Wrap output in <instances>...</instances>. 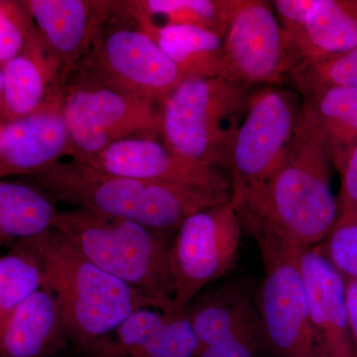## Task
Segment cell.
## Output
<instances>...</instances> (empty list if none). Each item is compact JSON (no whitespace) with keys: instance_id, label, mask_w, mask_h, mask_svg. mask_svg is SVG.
<instances>
[{"instance_id":"cell-1","label":"cell","mask_w":357,"mask_h":357,"mask_svg":"<svg viewBox=\"0 0 357 357\" xmlns=\"http://www.w3.org/2000/svg\"><path fill=\"white\" fill-rule=\"evenodd\" d=\"M333 162L323 136L302 107L285 159L260 184L230 197L241 229L261 253L302 251L324 241L337 217Z\"/></svg>"},{"instance_id":"cell-2","label":"cell","mask_w":357,"mask_h":357,"mask_svg":"<svg viewBox=\"0 0 357 357\" xmlns=\"http://www.w3.org/2000/svg\"><path fill=\"white\" fill-rule=\"evenodd\" d=\"M54 202L138 223L157 234L177 232L198 211L227 203L230 194L103 172L70 158L32 178Z\"/></svg>"},{"instance_id":"cell-3","label":"cell","mask_w":357,"mask_h":357,"mask_svg":"<svg viewBox=\"0 0 357 357\" xmlns=\"http://www.w3.org/2000/svg\"><path fill=\"white\" fill-rule=\"evenodd\" d=\"M26 241L41 270L42 287L57 300L68 344L76 351L107 337L138 310L167 311L151 296L89 261L54 227Z\"/></svg>"},{"instance_id":"cell-4","label":"cell","mask_w":357,"mask_h":357,"mask_svg":"<svg viewBox=\"0 0 357 357\" xmlns=\"http://www.w3.org/2000/svg\"><path fill=\"white\" fill-rule=\"evenodd\" d=\"M53 227L103 272L175 312L170 246L159 234L130 220L77 208L58 210Z\"/></svg>"},{"instance_id":"cell-5","label":"cell","mask_w":357,"mask_h":357,"mask_svg":"<svg viewBox=\"0 0 357 357\" xmlns=\"http://www.w3.org/2000/svg\"><path fill=\"white\" fill-rule=\"evenodd\" d=\"M251 91L225 77H185L160 103L158 139L185 158L229 173Z\"/></svg>"},{"instance_id":"cell-6","label":"cell","mask_w":357,"mask_h":357,"mask_svg":"<svg viewBox=\"0 0 357 357\" xmlns=\"http://www.w3.org/2000/svg\"><path fill=\"white\" fill-rule=\"evenodd\" d=\"M73 72L159 103L184 79L177 66L142 29L126 0L119 2L88 55Z\"/></svg>"},{"instance_id":"cell-7","label":"cell","mask_w":357,"mask_h":357,"mask_svg":"<svg viewBox=\"0 0 357 357\" xmlns=\"http://www.w3.org/2000/svg\"><path fill=\"white\" fill-rule=\"evenodd\" d=\"M61 110L72 157L86 161L107 147L134 138H157L160 103L129 95L72 72L62 86Z\"/></svg>"},{"instance_id":"cell-8","label":"cell","mask_w":357,"mask_h":357,"mask_svg":"<svg viewBox=\"0 0 357 357\" xmlns=\"http://www.w3.org/2000/svg\"><path fill=\"white\" fill-rule=\"evenodd\" d=\"M302 107V96L291 86L251 91L230 152L231 196L260 184L280 166L295 137Z\"/></svg>"},{"instance_id":"cell-9","label":"cell","mask_w":357,"mask_h":357,"mask_svg":"<svg viewBox=\"0 0 357 357\" xmlns=\"http://www.w3.org/2000/svg\"><path fill=\"white\" fill-rule=\"evenodd\" d=\"M241 232L230 201L198 211L181 225L169 249L175 312H184L208 284L232 269Z\"/></svg>"},{"instance_id":"cell-10","label":"cell","mask_w":357,"mask_h":357,"mask_svg":"<svg viewBox=\"0 0 357 357\" xmlns=\"http://www.w3.org/2000/svg\"><path fill=\"white\" fill-rule=\"evenodd\" d=\"M264 278L257 311L263 335L279 357H326L312 326L297 251L261 253Z\"/></svg>"},{"instance_id":"cell-11","label":"cell","mask_w":357,"mask_h":357,"mask_svg":"<svg viewBox=\"0 0 357 357\" xmlns=\"http://www.w3.org/2000/svg\"><path fill=\"white\" fill-rule=\"evenodd\" d=\"M223 54L231 81L251 89L285 84L290 67L271 1L236 0Z\"/></svg>"},{"instance_id":"cell-12","label":"cell","mask_w":357,"mask_h":357,"mask_svg":"<svg viewBox=\"0 0 357 357\" xmlns=\"http://www.w3.org/2000/svg\"><path fill=\"white\" fill-rule=\"evenodd\" d=\"M79 162L114 175L231 195L229 173L185 158L157 138L121 141Z\"/></svg>"},{"instance_id":"cell-13","label":"cell","mask_w":357,"mask_h":357,"mask_svg":"<svg viewBox=\"0 0 357 357\" xmlns=\"http://www.w3.org/2000/svg\"><path fill=\"white\" fill-rule=\"evenodd\" d=\"M117 0H24L40 39L57 66L62 86L88 55Z\"/></svg>"},{"instance_id":"cell-14","label":"cell","mask_w":357,"mask_h":357,"mask_svg":"<svg viewBox=\"0 0 357 357\" xmlns=\"http://www.w3.org/2000/svg\"><path fill=\"white\" fill-rule=\"evenodd\" d=\"M72 157L61 100L0 126V180L35 177Z\"/></svg>"},{"instance_id":"cell-15","label":"cell","mask_w":357,"mask_h":357,"mask_svg":"<svg viewBox=\"0 0 357 357\" xmlns=\"http://www.w3.org/2000/svg\"><path fill=\"white\" fill-rule=\"evenodd\" d=\"M82 352L91 357H198L199 344L185 312L143 307Z\"/></svg>"},{"instance_id":"cell-16","label":"cell","mask_w":357,"mask_h":357,"mask_svg":"<svg viewBox=\"0 0 357 357\" xmlns=\"http://www.w3.org/2000/svg\"><path fill=\"white\" fill-rule=\"evenodd\" d=\"M312 326L326 357H354L345 301V281L319 246L299 255Z\"/></svg>"},{"instance_id":"cell-17","label":"cell","mask_w":357,"mask_h":357,"mask_svg":"<svg viewBox=\"0 0 357 357\" xmlns=\"http://www.w3.org/2000/svg\"><path fill=\"white\" fill-rule=\"evenodd\" d=\"M1 66L4 122L34 114L61 100L62 82L38 33L24 50Z\"/></svg>"},{"instance_id":"cell-18","label":"cell","mask_w":357,"mask_h":357,"mask_svg":"<svg viewBox=\"0 0 357 357\" xmlns=\"http://www.w3.org/2000/svg\"><path fill=\"white\" fill-rule=\"evenodd\" d=\"M67 347L57 300L43 287L0 323V357H51Z\"/></svg>"},{"instance_id":"cell-19","label":"cell","mask_w":357,"mask_h":357,"mask_svg":"<svg viewBox=\"0 0 357 357\" xmlns=\"http://www.w3.org/2000/svg\"><path fill=\"white\" fill-rule=\"evenodd\" d=\"M284 45L290 70L300 63L356 48L357 0H314L303 29L284 39Z\"/></svg>"},{"instance_id":"cell-20","label":"cell","mask_w":357,"mask_h":357,"mask_svg":"<svg viewBox=\"0 0 357 357\" xmlns=\"http://www.w3.org/2000/svg\"><path fill=\"white\" fill-rule=\"evenodd\" d=\"M302 100L323 136L333 166L342 172L357 144V88L328 86Z\"/></svg>"},{"instance_id":"cell-21","label":"cell","mask_w":357,"mask_h":357,"mask_svg":"<svg viewBox=\"0 0 357 357\" xmlns=\"http://www.w3.org/2000/svg\"><path fill=\"white\" fill-rule=\"evenodd\" d=\"M145 32L177 66L184 79H229L223 54V39L217 33L192 25L167 26Z\"/></svg>"},{"instance_id":"cell-22","label":"cell","mask_w":357,"mask_h":357,"mask_svg":"<svg viewBox=\"0 0 357 357\" xmlns=\"http://www.w3.org/2000/svg\"><path fill=\"white\" fill-rule=\"evenodd\" d=\"M57 213L56 204L34 185L0 180V246L44 234Z\"/></svg>"},{"instance_id":"cell-23","label":"cell","mask_w":357,"mask_h":357,"mask_svg":"<svg viewBox=\"0 0 357 357\" xmlns=\"http://www.w3.org/2000/svg\"><path fill=\"white\" fill-rule=\"evenodd\" d=\"M144 31L175 25L206 28L225 38L236 0H128Z\"/></svg>"},{"instance_id":"cell-24","label":"cell","mask_w":357,"mask_h":357,"mask_svg":"<svg viewBox=\"0 0 357 357\" xmlns=\"http://www.w3.org/2000/svg\"><path fill=\"white\" fill-rule=\"evenodd\" d=\"M184 312L194 328L199 351L259 316L248 293L238 284L222 286Z\"/></svg>"},{"instance_id":"cell-25","label":"cell","mask_w":357,"mask_h":357,"mask_svg":"<svg viewBox=\"0 0 357 357\" xmlns=\"http://www.w3.org/2000/svg\"><path fill=\"white\" fill-rule=\"evenodd\" d=\"M42 288V274L27 241L0 257V323Z\"/></svg>"},{"instance_id":"cell-26","label":"cell","mask_w":357,"mask_h":357,"mask_svg":"<svg viewBox=\"0 0 357 357\" xmlns=\"http://www.w3.org/2000/svg\"><path fill=\"white\" fill-rule=\"evenodd\" d=\"M286 83L301 96L328 86L357 88V47L340 55L300 63L289 72Z\"/></svg>"},{"instance_id":"cell-27","label":"cell","mask_w":357,"mask_h":357,"mask_svg":"<svg viewBox=\"0 0 357 357\" xmlns=\"http://www.w3.org/2000/svg\"><path fill=\"white\" fill-rule=\"evenodd\" d=\"M318 246L344 280H357V208L338 211L324 243Z\"/></svg>"},{"instance_id":"cell-28","label":"cell","mask_w":357,"mask_h":357,"mask_svg":"<svg viewBox=\"0 0 357 357\" xmlns=\"http://www.w3.org/2000/svg\"><path fill=\"white\" fill-rule=\"evenodd\" d=\"M36 33L22 1L0 0V65L24 50Z\"/></svg>"},{"instance_id":"cell-29","label":"cell","mask_w":357,"mask_h":357,"mask_svg":"<svg viewBox=\"0 0 357 357\" xmlns=\"http://www.w3.org/2000/svg\"><path fill=\"white\" fill-rule=\"evenodd\" d=\"M263 338L261 321L258 316L220 342L204 347L198 357H256Z\"/></svg>"},{"instance_id":"cell-30","label":"cell","mask_w":357,"mask_h":357,"mask_svg":"<svg viewBox=\"0 0 357 357\" xmlns=\"http://www.w3.org/2000/svg\"><path fill=\"white\" fill-rule=\"evenodd\" d=\"M314 0H274L271 1L275 15L280 25L284 39L296 36L304 27Z\"/></svg>"},{"instance_id":"cell-31","label":"cell","mask_w":357,"mask_h":357,"mask_svg":"<svg viewBox=\"0 0 357 357\" xmlns=\"http://www.w3.org/2000/svg\"><path fill=\"white\" fill-rule=\"evenodd\" d=\"M340 175L338 211L357 208V144L352 150Z\"/></svg>"},{"instance_id":"cell-32","label":"cell","mask_w":357,"mask_h":357,"mask_svg":"<svg viewBox=\"0 0 357 357\" xmlns=\"http://www.w3.org/2000/svg\"><path fill=\"white\" fill-rule=\"evenodd\" d=\"M345 281V301L354 354H357V280Z\"/></svg>"},{"instance_id":"cell-33","label":"cell","mask_w":357,"mask_h":357,"mask_svg":"<svg viewBox=\"0 0 357 357\" xmlns=\"http://www.w3.org/2000/svg\"><path fill=\"white\" fill-rule=\"evenodd\" d=\"M3 74H2L1 66H0V126L4 123L3 119Z\"/></svg>"},{"instance_id":"cell-34","label":"cell","mask_w":357,"mask_h":357,"mask_svg":"<svg viewBox=\"0 0 357 357\" xmlns=\"http://www.w3.org/2000/svg\"><path fill=\"white\" fill-rule=\"evenodd\" d=\"M354 357H357V354H354Z\"/></svg>"}]
</instances>
